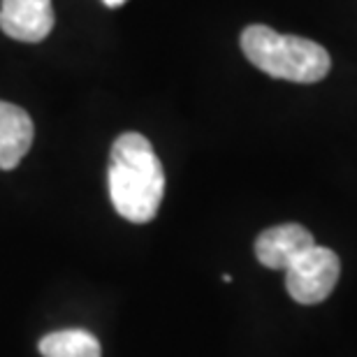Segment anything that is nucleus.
<instances>
[{
    "instance_id": "423d86ee",
    "label": "nucleus",
    "mask_w": 357,
    "mask_h": 357,
    "mask_svg": "<svg viewBox=\"0 0 357 357\" xmlns=\"http://www.w3.org/2000/svg\"><path fill=\"white\" fill-rule=\"evenodd\" d=\"M313 241V234L299 223L274 225L255 239V255L269 269H285L292 255Z\"/></svg>"
},
{
    "instance_id": "39448f33",
    "label": "nucleus",
    "mask_w": 357,
    "mask_h": 357,
    "mask_svg": "<svg viewBox=\"0 0 357 357\" xmlns=\"http://www.w3.org/2000/svg\"><path fill=\"white\" fill-rule=\"evenodd\" d=\"M35 128L26 109L0 100V169H14L33 144Z\"/></svg>"
},
{
    "instance_id": "f03ea898",
    "label": "nucleus",
    "mask_w": 357,
    "mask_h": 357,
    "mask_svg": "<svg viewBox=\"0 0 357 357\" xmlns=\"http://www.w3.org/2000/svg\"><path fill=\"white\" fill-rule=\"evenodd\" d=\"M241 52L255 68L274 79L295 84H316L330 73V54L318 42L283 35L269 26L253 24L239 38Z\"/></svg>"
},
{
    "instance_id": "f257e3e1",
    "label": "nucleus",
    "mask_w": 357,
    "mask_h": 357,
    "mask_svg": "<svg viewBox=\"0 0 357 357\" xmlns=\"http://www.w3.org/2000/svg\"><path fill=\"white\" fill-rule=\"evenodd\" d=\"M107 185L121 218L137 225L155 218L165 195V172L144 135L123 132L116 137L109 155Z\"/></svg>"
},
{
    "instance_id": "20e7f679",
    "label": "nucleus",
    "mask_w": 357,
    "mask_h": 357,
    "mask_svg": "<svg viewBox=\"0 0 357 357\" xmlns=\"http://www.w3.org/2000/svg\"><path fill=\"white\" fill-rule=\"evenodd\" d=\"M52 0H3L0 28L19 42H42L54 31Z\"/></svg>"
},
{
    "instance_id": "0eeeda50",
    "label": "nucleus",
    "mask_w": 357,
    "mask_h": 357,
    "mask_svg": "<svg viewBox=\"0 0 357 357\" xmlns=\"http://www.w3.org/2000/svg\"><path fill=\"white\" fill-rule=\"evenodd\" d=\"M40 353L42 357H102V348L86 330H63L42 337Z\"/></svg>"
},
{
    "instance_id": "7ed1b4c3",
    "label": "nucleus",
    "mask_w": 357,
    "mask_h": 357,
    "mask_svg": "<svg viewBox=\"0 0 357 357\" xmlns=\"http://www.w3.org/2000/svg\"><path fill=\"white\" fill-rule=\"evenodd\" d=\"M285 290L297 304H320L332 295L341 276L339 255L316 241L297 251L285 265Z\"/></svg>"
},
{
    "instance_id": "6e6552de",
    "label": "nucleus",
    "mask_w": 357,
    "mask_h": 357,
    "mask_svg": "<svg viewBox=\"0 0 357 357\" xmlns=\"http://www.w3.org/2000/svg\"><path fill=\"white\" fill-rule=\"evenodd\" d=\"M102 3L107 5V7H121L126 3V0H102Z\"/></svg>"
}]
</instances>
